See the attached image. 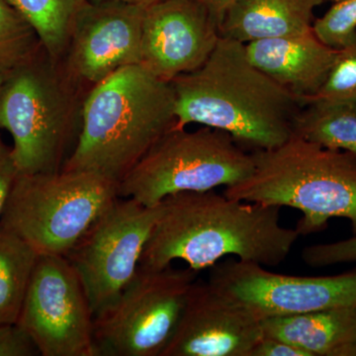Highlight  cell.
<instances>
[{
	"label": "cell",
	"mask_w": 356,
	"mask_h": 356,
	"mask_svg": "<svg viewBox=\"0 0 356 356\" xmlns=\"http://www.w3.org/2000/svg\"><path fill=\"white\" fill-rule=\"evenodd\" d=\"M302 259L309 266L325 267L356 261V235L346 240L309 245L302 252Z\"/></svg>",
	"instance_id": "cb8c5ba5"
},
{
	"label": "cell",
	"mask_w": 356,
	"mask_h": 356,
	"mask_svg": "<svg viewBox=\"0 0 356 356\" xmlns=\"http://www.w3.org/2000/svg\"><path fill=\"white\" fill-rule=\"evenodd\" d=\"M4 76H0V86H1L2 81H3Z\"/></svg>",
	"instance_id": "f546056e"
},
{
	"label": "cell",
	"mask_w": 356,
	"mask_h": 356,
	"mask_svg": "<svg viewBox=\"0 0 356 356\" xmlns=\"http://www.w3.org/2000/svg\"><path fill=\"white\" fill-rule=\"evenodd\" d=\"M163 205L119 197L70 250L67 259L83 285L93 318L108 309L139 269Z\"/></svg>",
	"instance_id": "9c48e42d"
},
{
	"label": "cell",
	"mask_w": 356,
	"mask_h": 356,
	"mask_svg": "<svg viewBox=\"0 0 356 356\" xmlns=\"http://www.w3.org/2000/svg\"><path fill=\"white\" fill-rule=\"evenodd\" d=\"M324 1H332V2H337V1H341V0H324Z\"/></svg>",
	"instance_id": "4dcf8cb0"
},
{
	"label": "cell",
	"mask_w": 356,
	"mask_h": 356,
	"mask_svg": "<svg viewBox=\"0 0 356 356\" xmlns=\"http://www.w3.org/2000/svg\"><path fill=\"white\" fill-rule=\"evenodd\" d=\"M39 254L0 224V325L16 324Z\"/></svg>",
	"instance_id": "d6986e66"
},
{
	"label": "cell",
	"mask_w": 356,
	"mask_h": 356,
	"mask_svg": "<svg viewBox=\"0 0 356 356\" xmlns=\"http://www.w3.org/2000/svg\"><path fill=\"white\" fill-rule=\"evenodd\" d=\"M7 1L32 26L47 53L56 60H62L77 15L88 0Z\"/></svg>",
	"instance_id": "ffe728a7"
},
{
	"label": "cell",
	"mask_w": 356,
	"mask_h": 356,
	"mask_svg": "<svg viewBox=\"0 0 356 356\" xmlns=\"http://www.w3.org/2000/svg\"><path fill=\"white\" fill-rule=\"evenodd\" d=\"M43 48L32 26L7 0H0V76L25 64Z\"/></svg>",
	"instance_id": "44dd1931"
},
{
	"label": "cell",
	"mask_w": 356,
	"mask_h": 356,
	"mask_svg": "<svg viewBox=\"0 0 356 356\" xmlns=\"http://www.w3.org/2000/svg\"><path fill=\"white\" fill-rule=\"evenodd\" d=\"M254 168L250 152L229 134L207 127L172 128L119 184V197L147 207L172 194L214 191L243 181Z\"/></svg>",
	"instance_id": "52a82bcc"
},
{
	"label": "cell",
	"mask_w": 356,
	"mask_h": 356,
	"mask_svg": "<svg viewBox=\"0 0 356 356\" xmlns=\"http://www.w3.org/2000/svg\"><path fill=\"white\" fill-rule=\"evenodd\" d=\"M93 1L122 2V3H127L131 4V6L144 7V8H146V7L153 6V4L161 1V0H93Z\"/></svg>",
	"instance_id": "f1b7e54d"
},
{
	"label": "cell",
	"mask_w": 356,
	"mask_h": 356,
	"mask_svg": "<svg viewBox=\"0 0 356 356\" xmlns=\"http://www.w3.org/2000/svg\"><path fill=\"white\" fill-rule=\"evenodd\" d=\"M316 36L332 49L343 48L356 33V0H341L313 23Z\"/></svg>",
	"instance_id": "603a6c76"
},
{
	"label": "cell",
	"mask_w": 356,
	"mask_h": 356,
	"mask_svg": "<svg viewBox=\"0 0 356 356\" xmlns=\"http://www.w3.org/2000/svg\"><path fill=\"white\" fill-rule=\"evenodd\" d=\"M221 38L220 24L199 0H161L145 8L140 63L170 83L199 69Z\"/></svg>",
	"instance_id": "4fadbf2b"
},
{
	"label": "cell",
	"mask_w": 356,
	"mask_h": 356,
	"mask_svg": "<svg viewBox=\"0 0 356 356\" xmlns=\"http://www.w3.org/2000/svg\"><path fill=\"white\" fill-rule=\"evenodd\" d=\"M250 356H308L305 351L297 346L273 339L262 337L250 351Z\"/></svg>",
	"instance_id": "4316f807"
},
{
	"label": "cell",
	"mask_w": 356,
	"mask_h": 356,
	"mask_svg": "<svg viewBox=\"0 0 356 356\" xmlns=\"http://www.w3.org/2000/svg\"><path fill=\"white\" fill-rule=\"evenodd\" d=\"M294 135L356 154V97L307 102L295 121Z\"/></svg>",
	"instance_id": "ac0fdd59"
},
{
	"label": "cell",
	"mask_w": 356,
	"mask_h": 356,
	"mask_svg": "<svg viewBox=\"0 0 356 356\" xmlns=\"http://www.w3.org/2000/svg\"><path fill=\"white\" fill-rule=\"evenodd\" d=\"M140 261V268L159 270L184 261L196 271L225 257L262 266L287 259L300 234L281 225L280 206L245 202L214 191H185L161 201Z\"/></svg>",
	"instance_id": "6da1fadb"
},
{
	"label": "cell",
	"mask_w": 356,
	"mask_h": 356,
	"mask_svg": "<svg viewBox=\"0 0 356 356\" xmlns=\"http://www.w3.org/2000/svg\"><path fill=\"white\" fill-rule=\"evenodd\" d=\"M198 273L188 266L139 267L116 301L93 318L97 356H163Z\"/></svg>",
	"instance_id": "ba28073f"
},
{
	"label": "cell",
	"mask_w": 356,
	"mask_h": 356,
	"mask_svg": "<svg viewBox=\"0 0 356 356\" xmlns=\"http://www.w3.org/2000/svg\"><path fill=\"white\" fill-rule=\"evenodd\" d=\"M252 172L224 194L245 202L290 207L303 217L300 236L324 231L334 218L356 235V154L318 146L293 135L280 147L252 152Z\"/></svg>",
	"instance_id": "277c9868"
},
{
	"label": "cell",
	"mask_w": 356,
	"mask_h": 356,
	"mask_svg": "<svg viewBox=\"0 0 356 356\" xmlns=\"http://www.w3.org/2000/svg\"><path fill=\"white\" fill-rule=\"evenodd\" d=\"M353 97H356V33L350 43L337 51L324 83L306 103Z\"/></svg>",
	"instance_id": "7402d4cb"
},
{
	"label": "cell",
	"mask_w": 356,
	"mask_h": 356,
	"mask_svg": "<svg viewBox=\"0 0 356 356\" xmlns=\"http://www.w3.org/2000/svg\"><path fill=\"white\" fill-rule=\"evenodd\" d=\"M324 0H238L220 24L221 37L243 44L311 31Z\"/></svg>",
	"instance_id": "e0dca14e"
},
{
	"label": "cell",
	"mask_w": 356,
	"mask_h": 356,
	"mask_svg": "<svg viewBox=\"0 0 356 356\" xmlns=\"http://www.w3.org/2000/svg\"><path fill=\"white\" fill-rule=\"evenodd\" d=\"M144 11L122 2L88 0L62 58L67 74L89 91L119 70L139 65Z\"/></svg>",
	"instance_id": "7c38bea8"
},
{
	"label": "cell",
	"mask_w": 356,
	"mask_h": 356,
	"mask_svg": "<svg viewBox=\"0 0 356 356\" xmlns=\"http://www.w3.org/2000/svg\"><path fill=\"white\" fill-rule=\"evenodd\" d=\"M177 129L191 124L229 134L247 151L284 144L304 102L255 67L245 44L221 37L199 69L170 81Z\"/></svg>",
	"instance_id": "7a4b0ae2"
},
{
	"label": "cell",
	"mask_w": 356,
	"mask_h": 356,
	"mask_svg": "<svg viewBox=\"0 0 356 356\" xmlns=\"http://www.w3.org/2000/svg\"><path fill=\"white\" fill-rule=\"evenodd\" d=\"M208 282L261 320L356 306V269L332 276L287 275L228 257L211 267Z\"/></svg>",
	"instance_id": "8fae6325"
},
{
	"label": "cell",
	"mask_w": 356,
	"mask_h": 356,
	"mask_svg": "<svg viewBox=\"0 0 356 356\" xmlns=\"http://www.w3.org/2000/svg\"><path fill=\"white\" fill-rule=\"evenodd\" d=\"M175 124L172 84L142 65L123 67L86 93L79 138L63 170L119 184Z\"/></svg>",
	"instance_id": "3957f363"
},
{
	"label": "cell",
	"mask_w": 356,
	"mask_h": 356,
	"mask_svg": "<svg viewBox=\"0 0 356 356\" xmlns=\"http://www.w3.org/2000/svg\"><path fill=\"white\" fill-rule=\"evenodd\" d=\"M42 356H97L93 316L67 257L39 255L16 323Z\"/></svg>",
	"instance_id": "30bf717a"
},
{
	"label": "cell",
	"mask_w": 356,
	"mask_h": 356,
	"mask_svg": "<svg viewBox=\"0 0 356 356\" xmlns=\"http://www.w3.org/2000/svg\"><path fill=\"white\" fill-rule=\"evenodd\" d=\"M119 198V184L81 170L18 175L0 224L39 255L67 257Z\"/></svg>",
	"instance_id": "8992f818"
},
{
	"label": "cell",
	"mask_w": 356,
	"mask_h": 356,
	"mask_svg": "<svg viewBox=\"0 0 356 356\" xmlns=\"http://www.w3.org/2000/svg\"><path fill=\"white\" fill-rule=\"evenodd\" d=\"M264 337L297 346L308 356H356V306L262 318Z\"/></svg>",
	"instance_id": "2e32d148"
},
{
	"label": "cell",
	"mask_w": 356,
	"mask_h": 356,
	"mask_svg": "<svg viewBox=\"0 0 356 356\" xmlns=\"http://www.w3.org/2000/svg\"><path fill=\"white\" fill-rule=\"evenodd\" d=\"M262 337L261 318L197 280L163 356H250Z\"/></svg>",
	"instance_id": "5bb4252c"
},
{
	"label": "cell",
	"mask_w": 356,
	"mask_h": 356,
	"mask_svg": "<svg viewBox=\"0 0 356 356\" xmlns=\"http://www.w3.org/2000/svg\"><path fill=\"white\" fill-rule=\"evenodd\" d=\"M17 175L11 147L7 146L0 137V219Z\"/></svg>",
	"instance_id": "484cf974"
},
{
	"label": "cell",
	"mask_w": 356,
	"mask_h": 356,
	"mask_svg": "<svg viewBox=\"0 0 356 356\" xmlns=\"http://www.w3.org/2000/svg\"><path fill=\"white\" fill-rule=\"evenodd\" d=\"M199 1L202 2L204 6L209 9L218 20V22H219V24H221L225 13L238 0H199Z\"/></svg>",
	"instance_id": "83f0119b"
},
{
	"label": "cell",
	"mask_w": 356,
	"mask_h": 356,
	"mask_svg": "<svg viewBox=\"0 0 356 356\" xmlns=\"http://www.w3.org/2000/svg\"><path fill=\"white\" fill-rule=\"evenodd\" d=\"M245 44L252 65L304 104L324 83L339 51L323 43L313 29Z\"/></svg>",
	"instance_id": "9a60e30c"
},
{
	"label": "cell",
	"mask_w": 356,
	"mask_h": 356,
	"mask_svg": "<svg viewBox=\"0 0 356 356\" xmlns=\"http://www.w3.org/2000/svg\"><path fill=\"white\" fill-rule=\"evenodd\" d=\"M86 90L44 49L0 86V129L10 134L18 175L63 170L76 143Z\"/></svg>",
	"instance_id": "5b68a950"
},
{
	"label": "cell",
	"mask_w": 356,
	"mask_h": 356,
	"mask_svg": "<svg viewBox=\"0 0 356 356\" xmlns=\"http://www.w3.org/2000/svg\"><path fill=\"white\" fill-rule=\"evenodd\" d=\"M40 355L38 348L17 324L0 325V356Z\"/></svg>",
	"instance_id": "d4e9b609"
}]
</instances>
